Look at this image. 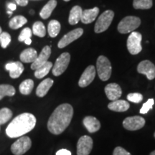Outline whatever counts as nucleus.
I'll list each match as a JSON object with an SVG mask.
<instances>
[{"instance_id":"obj_1","label":"nucleus","mask_w":155,"mask_h":155,"mask_svg":"<svg viewBox=\"0 0 155 155\" xmlns=\"http://www.w3.org/2000/svg\"><path fill=\"white\" fill-rule=\"evenodd\" d=\"M73 116V106L63 104L55 108L48 122V129L55 135L61 134L71 124Z\"/></svg>"},{"instance_id":"obj_2","label":"nucleus","mask_w":155,"mask_h":155,"mask_svg":"<svg viewBox=\"0 0 155 155\" xmlns=\"http://www.w3.org/2000/svg\"><path fill=\"white\" fill-rule=\"evenodd\" d=\"M36 118L33 114L23 113L16 116L6 129V134L10 138L22 137L30 132L36 125Z\"/></svg>"},{"instance_id":"obj_3","label":"nucleus","mask_w":155,"mask_h":155,"mask_svg":"<svg viewBox=\"0 0 155 155\" xmlns=\"http://www.w3.org/2000/svg\"><path fill=\"white\" fill-rule=\"evenodd\" d=\"M96 70L101 80L103 81H108L111 75V62L105 56H99L97 59Z\"/></svg>"},{"instance_id":"obj_4","label":"nucleus","mask_w":155,"mask_h":155,"mask_svg":"<svg viewBox=\"0 0 155 155\" xmlns=\"http://www.w3.org/2000/svg\"><path fill=\"white\" fill-rule=\"evenodd\" d=\"M141 25V19L137 17L127 16L122 19L118 25V31L121 34L134 32Z\"/></svg>"},{"instance_id":"obj_5","label":"nucleus","mask_w":155,"mask_h":155,"mask_svg":"<svg viewBox=\"0 0 155 155\" xmlns=\"http://www.w3.org/2000/svg\"><path fill=\"white\" fill-rule=\"evenodd\" d=\"M114 17V12L112 10H106L100 15L95 25L94 30L96 33L104 32L109 28Z\"/></svg>"},{"instance_id":"obj_6","label":"nucleus","mask_w":155,"mask_h":155,"mask_svg":"<svg viewBox=\"0 0 155 155\" xmlns=\"http://www.w3.org/2000/svg\"><path fill=\"white\" fill-rule=\"evenodd\" d=\"M32 141L30 137L22 136L20 137L11 146V151L15 155H22L31 148Z\"/></svg>"},{"instance_id":"obj_7","label":"nucleus","mask_w":155,"mask_h":155,"mask_svg":"<svg viewBox=\"0 0 155 155\" xmlns=\"http://www.w3.org/2000/svg\"><path fill=\"white\" fill-rule=\"evenodd\" d=\"M142 36L138 32H132L127 39V49L131 55H137L142 50L141 42Z\"/></svg>"},{"instance_id":"obj_8","label":"nucleus","mask_w":155,"mask_h":155,"mask_svg":"<svg viewBox=\"0 0 155 155\" xmlns=\"http://www.w3.org/2000/svg\"><path fill=\"white\" fill-rule=\"evenodd\" d=\"M71 61V55L68 53H62L56 60L55 65L52 70L53 74L55 76H59L66 71Z\"/></svg>"},{"instance_id":"obj_9","label":"nucleus","mask_w":155,"mask_h":155,"mask_svg":"<svg viewBox=\"0 0 155 155\" xmlns=\"http://www.w3.org/2000/svg\"><path fill=\"white\" fill-rule=\"evenodd\" d=\"M145 125V119L139 116H130L124 120L123 126L129 131H137L141 129Z\"/></svg>"},{"instance_id":"obj_10","label":"nucleus","mask_w":155,"mask_h":155,"mask_svg":"<svg viewBox=\"0 0 155 155\" xmlns=\"http://www.w3.org/2000/svg\"><path fill=\"white\" fill-rule=\"evenodd\" d=\"M93 139L88 136H83L77 144L78 155H89L93 148Z\"/></svg>"},{"instance_id":"obj_11","label":"nucleus","mask_w":155,"mask_h":155,"mask_svg":"<svg viewBox=\"0 0 155 155\" xmlns=\"http://www.w3.org/2000/svg\"><path fill=\"white\" fill-rule=\"evenodd\" d=\"M83 33V30L82 28H77L75 29L68 33H67L65 35H64L61 40L58 42V46L59 48H63L71 44V42L75 41V40L78 39L82 35Z\"/></svg>"},{"instance_id":"obj_12","label":"nucleus","mask_w":155,"mask_h":155,"mask_svg":"<svg viewBox=\"0 0 155 155\" xmlns=\"http://www.w3.org/2000/svg\"><path fill=\"white\" fill-rule=\"evenodd\" d=\"M96 73V68L94 65H89L87 67L83 74L81 75L80 80L78 81V86L81 88H85L90 85L94 80Z\"/></svg>"},{"instance_id":"obj_13","label":"nucleus","mask_w":155,"mask_h":155,"mask_svg":"<svg viewBox=\"0 0 155 155\" xmlns=\"http://www.w3.org/2000/svg\"><path fill=\"white\" fill-rule=\"evenodd\" d=\"M137 71L141 74L145 75L149 80L155 78V65L150 61H143L137 66Z\"/></svg>"},{"instance_id":"obj_14","label":"nucleus","mask_w":155,"mask_h":155,"mask_svg":"<svg viewBox=\"0 0 155 155\" xmlns=\"http://www.w3.org/2000/svg\"><path fill=\"white\" fill-rule=\"evenodd\" d=\"M50 55H51V48L50 46L47 45L44 47L40 55H38L35 61L31 65V69L36 70L41 65H44L46 62H48V60L50 58Z\"/></svg>"},{"instance_id":"obj_15","label":"nucleus","mask_w":155,"mask_h":155,"mask_svg":"<svg viewBox=\"0 0 155 155\" xmlns=\"http://www.w3.org/2000/svg\"><path fill=\"white\" fill-rule=\"evenodd\" d=\"M104 91L107 98L111 101L119 99L122 94L121 87L117 83H109L105 87Z\"/></svg>"},{"instance_id":"obj_16","label":"nucleus","mask_w":155,"mask_h":155,"mask_svg":"<svg viewBox=\"0 0 155 155\" xmlns=\"http://www.w3.org/2000/svg\"><path fill=\"white\" fill-rule=\"evenodd\" d=\"M5 69L9 72V76L12 78H17L22 75L25 68L21 62H12L5 65Z\"/></svg>"},{"instance_id":"obj_17","label":"nucleus","mask_w":155,"mask_h":155,"mask_svg":"<svg viewBox=\"0 0 155 155\" xmlns=\"http://www.w3.org/2000/svg\"><path fill=\"white\" fill-rule=\"evenodd\" d=\"M83 125L90 133H95L98 131L101 128L100 121L96 117L88 116L85 117L83 121Z\"/></svg>"},{"instance_id":"obj_18","label":"nucleus","mask_w":155,"mask_h":155,"mask_svg":"<svg viewBox=\"0 0 155 155\" xmlns=\"http://www.w3.org/2000/svg\"><path fill=\"white\" fill-rule=\"evenodd\" d=\"M99 13V9L98 7H94L93 9H86L83 11L82 16H81V22L84 24H90L94 22L96 18L98 17Z\"/></svg>"},{"instance_id":"obj_19","label":"nucleus","mask_w":155,"mask_h":155,"mask_svg":"<svg viewBox=\"0 0 155 155\" xmlns=\"http://www.w3.org/2000/svg\"><path fill=\"white\" fill-rule=\"evenodd\" d=\"M54 81L51 78H46L39 84L36 89V95L40 98H42L48 94L49 90L53 85Z\"/></svg>"},{"instance_id":"obj_20","label":"nucleus","mask_w":155,"mask_h":155,"mask_svg":"<svg viewBox=\"0 0 155 155\" xmlns=\"http://www.w3.org/2000/svg\"><path fill=\"white\" fill-rule=\"evenodd\" d=\"M130 107V105L124 100H116L108 104V108L110 110L116 112H124L127 111Z\"/></svg>"},{"instance_id":"obj_21","label":"nucleus","mask_w":155,"mask_h":155,"mask_svg":"<svg viewBox=\"0 0 155 155\" xmlns=\"http://www.w3.org/2000/svg\"><path fill=\"white\" fill-rule=\"evenodd\" d=\"M38 57V53L33 48H28L21 53L20 58L21 61L25 63H33Z\"/></svg>"},{"instance_id":"obj_22","label":"nucleus","mask_w":155,"mask_h":155,"mask_svg":"<svg viewBox=\"0 0 155 155\" xmlns=\"http://www.w3.org/2000/svg\"><path fill=\"white\" fill-rule=\"evenodd\" d=\"M82 8L80 6H75L71 9L70 12L68 22L70 25H76L81 21V16H82Z\"/></svg>"},{"instance_id":"obj_23","label":"nucleus","mask_w":155,"mask_h":155,"mask_svg":"<svg viewBox=\"0 0 155 155\" xmlns=\"http://www.w3.org/2000/svg\"><path fill=\"white\" fill-rule=\"evenodd\" d=\"M57 1L56 0H50L44 6L43 8L41 9L40 12V16L43 19L49 18L52 12L57 6Z\"/></svg>"},{"instance_id":"obj_24","label":"nucleus","mask_w":155,"mask_h":155,"mask_svg":"<svg viewBox=\"0 0 155 155\" xmlns=\"http://www.w3.org/2000/svg\"><path fill=\"white\" fill-rule=\"evenodd\" d=\"M52 68H53V63L50 61L46 62L44 65H41V66L39 67L38 69L35 70V76L38 79L42 78H44L45 75H47L48 74V73L50 72V69H51Z\"/></svg>"},{"instance_id":"obj_25","label":"nucleus","mask_w":155,"mask_h":155,"mask_svg":"<svg viewBox=\"0 0 155 155\" xmlns=\"http://www.w3.org/2000/svg\"><path fill=\"white\" fill-rule=\"evenodd\" d=\"M28 22V19L24 16L22 15H17L12 18V19L9 21V26L11 29L13 30H17V29L22 28L23 25L26 24Z\"/></svg>"},{"instance_id":"obj_26","label":"nucleus","mask_w":155,"mask_h":155,"mask_svg":"<svg viewBox=\"0 0 155 155\" xmlns=\"http://www.w3.org/2000/svg\"><path fill=\"white\" fill-rule=\"evenodd\" d=\"M61 24H60L58 21L55 20V19L51 20L48 26V31L49 35L51 38H55L59 34L60 31H61Z\"/></svg>"},{"instance_id":"obj_27","label":"nucleus","mask_w":155,"mask_h":155,"mask_svg":"<svg viewBox=\"0 0 155 155\" xmlns=\"http://www.w3.org/2000/svg\"><path fill=\"white\" fill-rule=\"evenodd\" d=\"M34 88V81L31 79H27L19 85V91L23 95H29L31 94Z\"/></svg>"},{"instance_id":"obj_28","label":"nucleus","mask_w":155,"mask_h":155,"mask_svg":"<svg viewBox=\"0 0 155 155\" xmlns=\"http://www.w3.org/2000/svg\"><path fill=\"white\" fill-rule=\"evenodd\" d=\"M16 93L14 86L9 84L0 85V100L5 96H13Z\"/></svg>"},{"instance_id":"obj_29","label":"nucleus","mask_w":155,"mask_h":155,"mask_svg":"<svg viewBox=\"0 0 155 155\" xmlns=\"http://www.w3.org/2000/svg\"><path fill=\"white\" fill-rule=\"evenodd\" d=\"M32 33L40 38H43L45 36L46 29L43 23L40 21L35 22L32 26Z\"/></svg>"},{"instance_id":"obj_30","label":"nucleus","mask_w":155,"mask_h":155,"mask_svg":"<svg viewBox=\"0 0 155 155\" xmlns=\"http://www.w3.org/2000/svg\"><path fill=\"white\" fill-rule=\"evenodd\" d=\"M152 5V0H134L133 2V7L136 9H149Z\"/></svg>"},{"instance_id":"obj_31","label":"nucleus","mask_w":155,"mask_h":155,"mask_svg":"<svg viewBox=\"0 0 155 155\" xmlns=\"http://www.w3.org/2000/svg\"><path fill=\"white\" fill-rule=\"evenodd\" d=\"M12 111L8 108H3L0 109V125L5 124L11 119Z\"/></svg>"},{"instance_id":"obj_32","label":"nucleus","mask_w":155,"mask_h":155,"mask_svg":"<svg viewBox=\"0 0 155 155\" xmlns=\"http://www.w3.org/2000/svg\"><path fill=\"white\" fill-rule=\"evenodd\" d=\"M11 42V36L8 32H2L0 34V45L2 48H6Z\"/></svg>"},{"instance_id":"obj_33","label":"nucleus","mask_w":155,"mask_h":155,"mask_svg":"<svg viewBox=\"0 0 155 155\" xmlns=\"http://www.w3.org/2000/svg\"><path fill=\"white\" fill-rule=\"evenodd\" d=\"M32 35V30H30V28H25V29H23V30L21 31L20 35H19L18 40L19 42H24L25 40H27V39L31 38Z\"/></svg>"},{"instance_id":"obj_34","label":"nucleus","mask_w":155,"mask_h":155,"mask_svg":"<svg viewBox=\"0 0 155 155\" xmlns=\"http://www.w3.org/2000/svg\"><path fill=\"white\" fill-rule=\"evenodd\" d=\"M127 99L131 102L139 104L142 101L143 96L139 93H131V94H128Z\"/></svg>"},{"instance_id":"obj_35","label":"nucleus","mask_w":155,"mask_h":155,"mask_svg":"<svg viewBox=\"0 0 155 155\" xmlns=\"http://www.w3.org/2000/svg\"><path fill=\"white\" fill-rule=\"evenodd\" d=\"M154 104V100L153 98H150L146 103L143 104L142 107L140 109V113L142 114H145L148 113V111L150 109H152L153 107V105Z\"/></svg>"},{"instance_id":"obj_36","label":"nucleus","mask_w":155,"mask_h":155,"mask_svg":"<svg viewBox=\"0 0 155 155\" xmlns=\"http://www.w3.org/2000/svg\"><path fill=\"white\" fill-rule=\"evenodd\" d=\"M113 155H131L129 152L122 148L121 147H117L114 149Z\"/></svg>"},{"instance_id":"obj_37","label":"nucleus","mask_w":155,"mask_h":155,"mask_svg":"<svg viewBox=\"0 0 155 155\" xmlns=\"http://www.w3.org/2000/svg\"><path fill=\"white\" fill-rule=\"evenodd\" d=\"M56 155H71V152L69 150L63 149V150L58 151L56 152Z\"/></svg>"},{"instance_id":"obj_38","label":"nucleus","mask_w":155,"mask_h":155,"mask_svg":"<svg viewBox=\"0 0 155 155\" xmlns=\"http://www.w3.org/2000/svg\"><path fill=\"white\" fill-rule=\"evenodd\" d=\"M17 5L21 6V7H25L28 5V0H15Z\"/></svg>"},{"instance_id":"obj_39","label":"nucleus","mask_w":155,"mask_h":155,"mask_svg":"<svg viewBox=\"0 0 155 155\" xmlns=\"http://www.w3.org/2000/svg\"><path fill=\"white\" fill-rule=\"evenodd\" d=\"M7 7H8L9 10L14 11L17 8V5H15V4H14V3L8 2V3H7Z\"/></svg>"},{"instance_id":"obj_40","label":"nucleus","mask_w":155,"mask_h":155,"mask_svg":"<svg viewBox=\"0 0 155 155\" xmlns=\"http://www.w3.org/2000/svg\"><path fill=\"white\" fill-rule=\"evenodd\" d=\"M24 42L26 45H30L32 43V40H31L30 38H29V39H27V40H25Z\"/></svg>"},{"instance_id":"obj_41","label":"nucleus","mask_w":155,"mask_h":155,"mask_svg":"<svg viewBox=\"0 0 155 155\" xmlns=\"http://www.w3.org/2000/svg\"><path fill=\"white\" fill-rule=\"evenodd\" d=\"M7 14H9V15H12V11H7Z\"/></svg>"},{"instance_id":"obj_42","label":"nucleus","mask_w":155,"mask_h":155,"mask_svg":"<svg viewBox=\"0 0 155 155\" xmlns=\"http://www.w3.org/2000/svg\"><path fill=\"white\" fill-rule=\"evenodd\" d=\"M30 14H31V15H34L35 14V12H34V10H30Z\"/></svg>"},{"instance_id":"obj_43","label":"nucleus","mask_w":155,"mask_h":155,"mask_svg":"<svg viewBox=\"0 0 155 155\" xmlns=\"http://www.w3.org/2000/svg\"><path fill=\"white\" fill-rule=\"evenodd\" d=\"M150 155H155V150H154V151H153L152 152H151Z\"/></svg>"},{"instance_id":"obj_44","label":"nucleus","mask_w":155,"mask_h":155,"mask_svg":"<svg viewBox=\"0 0 155 155\" xmlns=\"http://www.w3.org/2000/svg\"><path fill=\"white\" fill-rule=\"evenodd\" d=\"M2 32V28H1V27H0V34H1Z\"/></svg>"},{"instance_id":"obj_45","label":"nucleus","mask_w":155,"mask_h":155,"mask_svg":"<svg viewBox=\"0 0 155 155\" xmlns=\"http://www.w3.org/2000/svg\"><path fill=\"white\" fill-rule=\"evenodd\" d=\"M64 1H65V2H69L70 0H64Z\"/></svg>"},{"instance_id":"obj_46","label":"nucleus","mask_w":155,"mask_h":155,"mask_svg":"<svg viewBox=\"0 0 155 155\" xmlns=\"http://www.w3.org/2000/svg\"><path fill=\"white\" fill-rule=\"evenodd\" d=\"M154 138H155V132H154Z\"/></svg>"}]
</instances>
